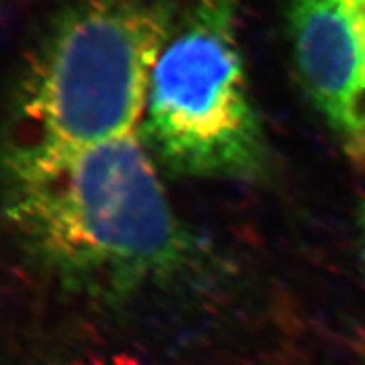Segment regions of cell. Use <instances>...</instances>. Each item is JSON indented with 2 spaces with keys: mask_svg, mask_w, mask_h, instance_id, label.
<instances>
[{
  "mask_svg": "<svg viewBox=\"0 0 365 365\" xmlns=\"http://www.w3.org/2000/svg\"><path fill=\"white\" fill-rule=\"evenodd\" d=\"M5 220L44 276L110 303L181 277L200 255L135 131L72 151L6 154Z\"/></svg>",
  "mask_w": 365,
  "mask_h": 365,
  "instance_id": "cell-1",
  "label": "cell"
},
{
  "mask_svg": "<svg viewBox=\"0 0 365 365\" xmlns=\"http://www.w3.org/2000/svg\"><path fill=\"white\" fill-rule=\"evenodd\" d=\"M173 11V0L75 4L23 78L6 154L72 151L134 133Z\"/></svg>",
  "mask_w": 365,
  "mask_h": 365,
  "instance_id": "cell-2",
  "label": "cell"
},
{
  "mask_svg": "<svg viewBox=\"0 0 365 365\" xmlns=\"http://www.w3.org/2000/svg\"><path fill=\"white\" fill-rule=\"evenodd\" d=\"M241 0H195L153 71L145 143L174 174L253 180L268 146L239 41Z\"/></svg>",
  "mask_w": 365,
  "mask_h": 365,
  "instance_id": "cell-3",
  "label": "cell"
},
{
  "mask_svg": "<svg viewBox=\"0 0 365 365\" xmlns=\"http://www.w3.org/2000/svg\"><path fill=\"white\" fill-rule=\"evenodd\" d=\"M294 64L306 95L365 166V14L356 0H288Z\"/></svg>",
  "mask_w": 365,
  "mask_h": 365,
  "instance_id": "cell-4",
  "label": "cell"
},
{
  "mask_svg": "<svg viewBox=\"0 0 365 365\" xmlns=\"http://www.w3.org/2000/svg\"><path fill=\"white\" fill-rule=\"evenodd\" d=\"M361 228H362V241H364V250H365V204H364L362 215H361Z\"/></svg>",
  "mask_w": 365,
  "mask_h": 365,
  "instance_id": "cell-5",
  "label": "cell"
}]
</instances>
